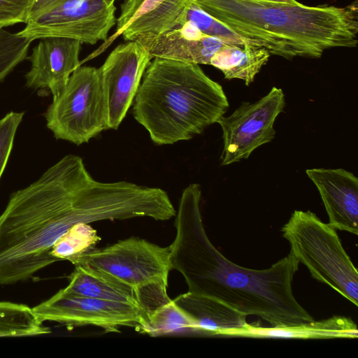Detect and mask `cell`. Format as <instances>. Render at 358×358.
Instances as JSON below:
<instances>
[{
    "mask_svg": "<svg viewBox=\"0 0 358 358\" xmlns=\"http://www.w3.org/2000/svg\"><path fill=\"white\" fill-rule=\"evenodd\" d=\"M131 213L123 181H98L80 157L65 155L14 192L0 215V285L28 280L56 262L51 248L73 225L127 220Z\"/></svg>",
    "mask_w": 358,
    "mask_h": 358,
    "instance_id": "1",
    "label": "cell"
},
{
    "mask_svg": "<svg viewBox=\"0 0 358 358\" xmlns=\"http://www.w3.org/2000/svg\"><path fill=\"white\" fill-rule=\"evenodd\" d=\"M197 183L182 192L176 214V234L169 245L173 269L180 272L188 292L215 299L271 327L314 320L298 302L292 281L299 262L292 252L265 269L237 265L211 243L204 229Z\"/></svg>",
    "mask_w": 358,
    "mask_h": 358,
    "instance_id": "2",
    "label": "cell"
},
{
    "mask_svg": "<svg viewBox=\"0 0 358 358\" xmlns=\"http://www.w3.org/2000/svg\"><path fill=\"white\" fill-rule=\"evenodd\" d=\"M207 13L270 55L320 58L333 48L357 45L358 4L289 5L252 0H196Z\"/></svg>",
    "mask_w": 358,
    "mask_h": 358,
    "instance_id": "3",
    "label": "cell"
},
{
    "mask_svg": "<svg viewBox=\"0 0 358 358\" xmlns=\"http://www.w3.org/2000/svg\"><path fill=\"white\" fill-rule=\"evenodd\" d=\"M229 102L199 64L155 57L133 101L135 120L159 145L188 141L216 123Z\"/></svg>",
    "mask_w": 358,
    "mask_h": 358,
    "instance_id": "4",
    "label": "cell"
},
{
    "mask_svg": "<svg viewBox=\"0 0 358 358\" xmlns=\"http://www.w3.org/2000/svg\"><path fill=\"white\" fill-rule=\"evenodd\" d=\"M281 231L290 252L313 278L358 306V271L335 229L310 210H296Z\"/></svg>",
    "mask_w": 358,
    "mask_h": 358,
    "instance_id": "5",
    "label": "cell"
},
{
    "mask_svg": "<svg viewBox=\"0 0 358 358\" xmlns=\"http://www.w3.org/2000/svg\"><path fill=\"white\" fill-rule=\"evenodd\" d=\"M101 272L165 304L171 301L166 288L172 266L170 248L131 237L101 249H92L71 262Z\"/></svg>",
    "mask_w": 358,
    "mask_h": 358,
    "instance_id": "6",
    "label": "cell"
},
{
    "mask_svg": "<svg viewBox=\"0 0 358 358\" xmlns=\"http://www.w3.org/2000/svg\"><path fill=\"white\" fill-rule=\"evenodd\" d=\"M44 117L57 139L80 145L107 130L106 99L99 69L79 66L48 106Z\"/></svg>",
    "mask_w": 358,
    "mask_h": 358,
    "instance_id": "7",
    "label": "cell"
},
{
    "mask_svg": "<svg viewBox=\"0 0 358 358\" xmlns=\"http://www.w3.org/2000/svg\"><path fill=\"white\" fill-rule=\"evenodd\" d=\"M32 308L43 322L68 328L94 326L105 332H120L126 327L146 334L148 329V316L138 306L78 295L64 288Z\"/></svg>",
    "mask_w": 358,
    "mask_h": 358,
    "instance_id": "8",
    "label": "cell"
},
{
    "mask_svg": "<svg viewBox=\"0 0 358 358\" xmlns=\"http://www.w3.org/2000/svg\"><path fill=\"white\" fill-rule=\"evenodd\" d=\"M285 106V94L273 87L259 100L243 102L229 116L217 121L222 130V165H229L248 159L259 146L275 137L274 123Z\"/></svg>",
    "mask_w": 358,
    "mask_h": 358,
    "instance_id": "9",
    "label": "cell"
},
{
    "mask_svg": "<svg viewBox=\"0 0 358 358\" xmlns=\"http://www.w3.org/2000/svg\"><path fill=\"white\" fill-rule=\"evenodd\" d=\"M115 3L104 0H69L26 24L17 35L31 40L62 37L94 45L106 41L116 19Z\"/></svg>",
    "mask_w": 358,
    "mask_h": 358,
    "instance_id": "10",
    "label": "cell"
},
{
    "mask_svg": "<svg viewBox=\"0 0 358 358\" xmlns=\"http://www.w3.org/2000/svg\"><path fill=\"white\" fill-rule=\"evenodd\" d=\"M152 59L144 46L130 41L118 45L99 69L106 99L108 129H117L122 123Z\"/></svg>",
    "mask_w": 358,
    "mask_h": 358,
    "instance_id": "11",
    "label": "cell"
},
{
    "mask_svg": "<svg viewBox=\"0 0 358 358\" xmlns=\"http://www.w3.org/2000/svg\"><path fill=\"white\" fill-rule=\"evenodd\" d=\"M195 0H124L116 20L115 32L80 62L91 60L103 52L119 36L126 41L142 43L156 38L182 25Z\"/></svg>",
    "mask_w": 358,
    "mask_h": 358,
    "instance_id": "12",
    "label": "cell"
},
{
    "mask_svg": "<svg viewBox=\"0 0 358 358\" xmlns=\"http://www.w3.org/2000/svg\"><path fill=\"white\" fill-rule=\"evenodd\" d=\"M27 57L31 63L25 74L26 87L57 96L66 85L71 75L81 66L79 54L81 42L62 37L41 38Z\"/></svg>",
    "mask_w": 358,
    "mask_h": 358,
    "instance_id": "13",
    "label": "cell"
},
{
    "mask_svg": "<svg viewBox=\"0 0 358 358\" xmlns=\"http://www.w3.org/2000/svg\"><path fill=\"white\" fill-rule=\"evenodd\" d=\"M315 185L336 230L358 234V179L343 169H310L306 171Z\"/></svg>",
    "mask_w": 358,
    "mask_h": 358,
    "instance_id": "14",
    "label": "cell"
},
{
    "mask_svg": "<svg viewBox=\"0 0 358 358\" xmlns=\"http://www.w3.org/2000/svg\"><path fill=\"white\" fill-rule=\"evenodd\" d=\"M139 43L146 48L152 59L159 57L210 65L212 57L224 43L202 33L194 24L186 21L156 38Z\"/></svg>",
    "mask_w": 358,
    "mask_h": 358,
    "instance_id": "15",
    "label": "cell"
},
{
    "mask_svg": "<svg viewBox=\"0 0 358 358\" xmlns=\"http://www.w3.org/2000/svg\"><path fill=\"white\" fill-rule=\"evenodd\" d=\"M173 301L192 320L194 331L232 337L248 324L247 315L211 297L187 292Z\"/></svg>",
    "mask_w": 358,
    "mask_h": 358,
    "instance_id": "16",
    "label": "cell"
},
{
    "mask_svg": "<svg viewBox=\"0 0 358 358\" xmlns=\"http://www.w3.org/2000/svg\"><path fill=\"white\" fill-rule=\"evenodd\" d=\"M69 292L106 301L126 303L142 308L148 315L162 304L143 292L101 272L75 266L64 288Z\"/></svg>",
    "mask_w": 358,
    "mask_h": 358,
    "instance_id": "17",
    "label": "cell"
},
{
    "mask_svg": "<svg viewBox=\"0 0 358 358\" xmlns=\"http://www.w3.org/2000/svg\"><path fill=\"white\" fill-rule=\"evenodd\" d=\"M232 337L285 338L302 339L357 338L358 329L350 317L334 315L299 325L263 327L248 324Z\"/></svg>",
    "mask_w": 358,
    "mask_h": 358,
    "instance_id": "18",
    "label": "cell"
},
{
    "mask_svg": "<svg viewBox=\"0 0 358 358\" xmlns=\"http://www.w3.org/2000/svg\"><path fill=\"white\" fill-rule=\"evenodd\" d=\"M262 46L224 43L212 57L210 65L220 70L226 79L238 78L248 86L270 57Z\"/></svg>",
    "mask_w": 358,
    "mask_h": 358,
    "instance_id": "19",
    "label": "cell"
},
{
    "mask_svg": "<svg viewBox=\"0 0 358 358\" xmlns=\"http://www.w3.org/2000/svg\"><path fill=\"white\" fill-rule=\"evenodd\" d=\"M51 333L27 305L0 301V337H23Z\"/></svg>",
    "mask_w": 358,
    "mask_h": 358,
    "instance_id": "20",
    "label": "cell"
},
{
    "mask_svg": "<svg viewBox=\"0 0 358 358\" xmlns=\"http://www.w3.org/2000/svg\"><path fill=\"white\" fill-rule=\"evenodd\" d=\"M101 240L96 231L87 223H78L62 235L54 243L50 255L57 261L72 262L93 249Z\"/></svg>",
    "mask_w": 358,
    "mask_h": 358,
    "instance_id": "21",
    "label": "cell"
},
{
    "mask_svg": "<svg viewBox=\"0 0 358 358\" xmlns=\"http://www.w3.org/2000/svg\"><path fill=\"white\" fill-rule=\"evenodd\" d=\"M193 331V322L171 300L148 316L147 334L152 336L182 331Z\"/></svg>",
    "mask_w": 358,
    "mask_h": 358,
    "instance_id": "22",
    "label": "cell"
},
{
    "mask_svg": "<svg viewBox=\"0 0 358 358\" xmlns=\"http://www.w3.org/2000/svg\"><path fill=\"white\" fill-rule=\"evenodd\" d=\"M187 21L194 24L202 33L217 38L225 43L235 45L252 44L221 21L207 13L195 3H193L188 9Z\"/></svg>",
    "mask_w": 358,
    "mask_h": 358,
    "instance_id": "23",
    "label": "cell"
},
{
    "mask_svg": "<svg viewBox=\"0 0 358 358\" xmlns=\"http://www.w3.org/2000/svg\"><path fill=\"white\" fill-rule=\"evenodd\" d=\"M32 41L0 27V82L27 59Z\"/></svg>",
    "mask_w": 358,
    "mask_h": 358,
    "instance_id": "24",
    "label": "cell"
},
{
    "mask_svg": "<svg viewBox=\"0 0 358 358\" xmlns=\"http://www.w3.org/2000/svg\"><path fill=\"white\" fill-rule=\"evenodd\" d=\"M24 114V112L10 111L0 120V180L11 154L15 134Z\"/></svg>",
    "mask_w": 358,
    "mask_h": 358,
    "instance_id": "25",
    "label": "cell"
},
{
    "mask_svg": "<svg viewBox=\"0 0 358 358\" xmlns=\"http://www.w3.org/2000/svg\"><path fill=\"white\" fill-rule=\"evenodd\" d=\"M35 0H0V27L27 24Z\"/></svg>",
    "mask_w": 358,
    "mask_h": 358,
    "instance_id": "26",
    "label": "cell"
},
{
    "mask_svg": "<svg viewBox=\"0 0 358 358\" xmlns=\"http://www.w3.org/2000/svg\"><path fill=\"white\" fill-rule=\"evenodd\" d=\"M69 0H35L29 12L27 22L61 6Z\"/></svg>",
    "mask_w": 358,
    "mask_h": 358,
    "instance_id": "27",
    "label": "cell"
},
{
    "mask_svg": "<svg viewBox=\"0 0 358 358\" xmlns=\"http://www.w3.org/2000/svg\"><path fill=\"white\" fill-rule=\"evenodd\" d=\"M252 1L285 3V4H289V5H296V4L299 3V2L296 0H252Z\"/></svg>",
    "mask_w": 358,
    "mask_h": 358,
    "instance_id": "28",
    "label": "cell"
},
{
    "mask_svg": "<svg viewBox=\"0 0 358 358\" xmlns=\"http://www.w3.org/2000/svg\"><path fill=\"white\" fill-rule=\"evenodd\" d=\"M108 3H115L116 0H104Z\"/></svg>",
    "mask_w": 358,
    "mask_h": 358,
    "instance_id": "29",
    "label": "cell"
},
{
    "mask_svg": "<svg viewBox=\"0 0 358 358\" xmlns=\"http://www.w3.org/2000/svg\"><path fill=\"white\" fill-rule=\"evenodd\" d=\"M196 1V0H195Z\"/></svg>",
    "mask_w": 358,
    "mask_h": 358,
    "instance_id": "30",
    "label": "cell"
}]
</instances>
